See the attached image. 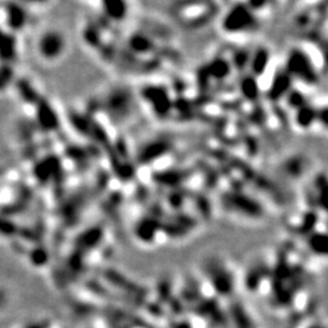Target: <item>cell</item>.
Instances as JSON below:
<instances>
[{"instance_id":"6da1fadb","label":"cell","mask_w":328,"mask_h":328,"mask_svg":"<svg viewBox=\"0 0 328 328\" xmlns=\"http://www.w3.org/2000/svg\"><path fill=\"white\" fill-rule=\"evenodd\" d=\"M65 38L58 31H48L39 38V54L45 58L44 60H58L65 50Z\"/></svg>"}]
</instances>
